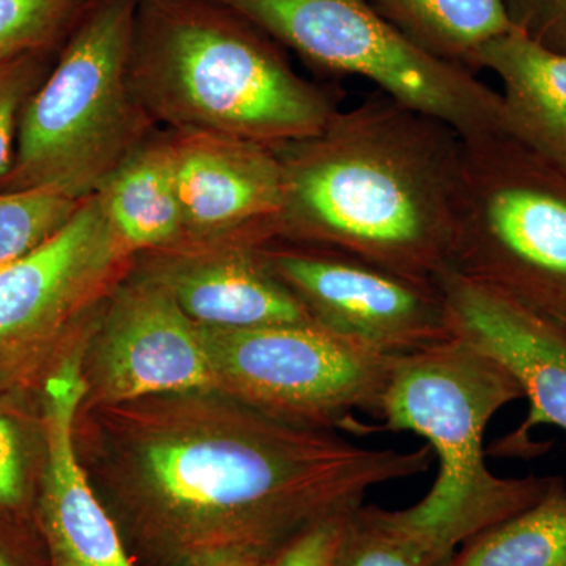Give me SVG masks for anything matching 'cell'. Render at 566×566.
Returning a JSON list of instances; mask_svg holds the SVG:
<instances>
[{
	"label": "cell",
	"instance_id": "cell-4",
	"mask_svg": "<svg viewBox=\"0 0 566 566\" xmlns=\"http://www.w3.org/2000/svg\"><path fill=\"white\" fill-rule=\"evenodd\" d=\"M520 398L524 392L516 379L460 338L394 363L382 423L374 431L422 436L439 461L431 490L395 516L446 565L469 539L538 504L564 483L557 476L502 479L488 469V423Z\"/></svg>",
	"mask_w": 566,
	"mask_h": 566
},
{
	"label": "cell",
	"instance_id": "cell-10",
	"mask_svg": "<svg viewBox=\"0 0 566 566\" xmlns=\"http://www.w3.org/2000/svg\"><path fill=\"white\" fill-rule=\"evenodd\" d=\"M95 382L104 403L216 387L199 324L151 275L122 282L103 305Z\"/></svg>",
	"mask_w": 566,
	"mask_h": 566
},
{
	"label": "cell",
	"instance_id": "cell-6",
	"mask_svg": "<svg viewBox=\"0 0 566 566\" xmlns=\"http://www.w3.org/2000/svg\"><path fill=\"white\" fill-rule=\"evenodd\" d=\"M450 270L566 327V175L505 132L463 137Z\"/></svg>",
	"mask_w": 566,
	"mask_h": 566
},
{
	"label": "cell",
	"instance_id": "cell-24",
	"mask_svg": "<svg viewBox=\"0 0 566 566\" xmlns=\"http://www.w3.org/2000/svg\"><path fill=\"white\" fill-rule=\"evenodd\" d=\"M515 31L566 54V0H504Z\"/></svg>",
	"mask_w": 566,
	"mask_h": 566
},
{
	"label": "cell",
	"instance_id": "cell-13",
	"mask_svg": "<svg viewBox=\"0 0 566 566\" xmlns=\"http://www.w3.org/2000/svg\"><path fill=\"white\" fill-rule=\"evenodd\" d=\"M438 285L455 338L501 364L531 403L520 430L501 442L502 455H532L528 434L535 427L566 431V327L452 270Z\"/></svg>",
	"mask_w": 566,
	"mask_h": 566
},
{
	"label": "cell",
	"instance_id": "cell-17",
	"mask_svg": "<svg viewBox=\"0 0 566 566\" xmlns=\"http://www.w3.org/2000/svg\"><path fill=\"white\" fill-rule=\"evenodd\" d=\"M129 251L159 252L185 241L172 133H155L95 193Z\"/></svg>",
	"mask_w": 566,
	"mask_h": 566
},
{
	"label": "cell",
	"instance_id": "cell-12",
	"mask_svg": "<svg viewBox=\"0 0 566 566\" xmlns=\"http://www.w3.org/2000/svg\"><path fill=\"white\" fill-rule=\"evenodd\" d=\"M170 133L185 232L181 245H263L277 240L283 175L274 148L211 134Z\"/></svg>",
	"mask_w": 566,
	"mask_h": 566
},
{
	"label": "cell",
	"instance_id": "cell-16",
	"mask_svg": "<svg viewBox=\"0 0 566 566\" xmlns=\"http://www.w3.org/2000/svg\"><path fill=\"white\" fill-rule=\"evenodd\" d=\"M476 70L501 82L506 134L566 175V54L513 29L480 51Z\"/></svg>",
	"mask_w": 566,
	"mask_h": 566
},
{
	"label": "cell",
	"instance_id": "cell-25",
	"mask_svg": "<svg viewBox=\"0 0 566 566\" xmlns=\"http://www.w3.org/2000/svg\"><path fill=\"white\" fill-rule=\"evenodd\" d=\"M344 520L345 516L329 521L301 536L282 554L275 566H327Z\"/></svg>",
	"mask_w": 566,
	"mask_h": 566
},
{
	"label": "cell",
	"instance_id": "cell-7",
	"mask_svg": "<svg viewBox=\"0 0 566 566\" xmlns=\"http://www.w3.org/2000/svg\"><path fill=\"white\" fill-rule=\"evenodd\" d=\"M316 69L364 77L379 92L446 122L461 137L505 132L501 93L472 71L427 54L368 0H210Z\"/></svg>",
	"mask_w": 566,
	"mask_h": 566
},
{
	"label": "cell",
	"instance_id": "cell-27",
	"mask_svg": "<svg viewBox=\"0 0 566 566\" xmlns=\"http://www.w3.org/2000/svg\"><path fill=\"white\" fill-rule=\"evenodd\" d=\"M0 566H41L28 546L0 528ZM48 566V565H44Z\"/></svg>",
	"mask_w": 566,
	"mask_h": 566
},
{
	"label": "cell",
	"instance_id": "cell-1",
	"mask_svg": "<svg viewBox=\"0 0 566 566\" xmlns=\"http://www.w3.org/2000/svg\"><path fill=\"white\" fill-rule=\"evenodd\" d=\"M104 403L102 502L136 566L275 565L301 536L422 475L430 446L356 444L214 387Z\"/></svg>",
	"mask_w": 566,
	"mask_h": 566
},
{
	"label": "cell",
	"instance_id": "cell-14",
	"mask_svg": "<svg viewBox=\"0 0 566 566\" xmlns=\"http://www.w3.org/2000/svg\"><path fill=\"white\" fill-rule=\"evenodd\" d=\"M85 394L76 360L63 364L44 387L48 461L39 527L48 564L136 566L76 452L77 411Z\"/></svg>",
	"mask_w": 566,
	"mask_h": 566
},
{
	"label": "cell",
	"instance_id": "cell-15",
	"mask_svg": "<svg viewBox=\"0 0 566 566\" xmlns=\"http://www.w3.org/2000/svg\"><path fill=\"white\" fill-rule=\"evenodd\" d=\"M264 245H178L159 251L145 274L161 282L181 311L202 327L253 329L314 323L268 266Z\"/></svg>",
	"mask_w": 566,
	"mask_h": 566
},
{
	"label": "cell",
	"instance_id": "cell-21",
	"mask_svg": "<svg viewBox=\"0 0 566 566\" xmlns=\"http://www.w3.org/2000/svg\"><path fill=\"white\" fill-rule=\"evenodd\" d=\"M87 0H0V63L61 50Z\"/></svg>",
	"mask_w": 566,
	"mask_h": 566
},
{
	"label": "cell",
	"instance_id": "cell-20",
	"mask_svg": "<svg viewBox=\"0 0 566 566\" xmlns=\"http://www.w3.org/2000/svg\"><path fill=\"white\" fill-rule=\"evenodd\" d=\"M327 566H446L397 520L395 512L359 505L345 516Z\"/></svg>",
	"mask_w": 566,
	"mask_h": 566
},
{
	"label": "cell",
	"instance_id": "cell-2",
	"mask_svg": "<svg viewBox=\"0 0 566 566\" xmlns=\"http://www.w3.org/2000/svg\"><path fill=\"white\" fill-rule=\"evenodd\" d=\"M277 240L335 249L415 281L450 270L463 137L376 92L322 132L275 147Z\"/></svg>",
	"mask_w": 566,
	"mask_h": 566
},
{
	"label": "cell",
	"instance_id": "cell-28",
	"mask_svg": "<svg viewBox=\"0 0 566 566\" xmlns=\"http://www.w3.org/2000/svg\"><path fill=\"white\" fill-rule=\"evenodd\" d=\"M264 566H275V565H264Z\"/></svg>",
	"mask_w": 566,
	"mask_h": 566
},
{
	"label": "cell",
	"instance_id": "cell-11",
	"mask_svg": "<svg viewBox=\"0 0 566 566\" xmlns=\"http://www.w3.org/2000/svg\"><path fill=\"white\" fill-rule=\"evenodd\" d=\"M133 255L98 197H88L59 232L0 266V344L54 329L106 301Z\"/></svg>",
	"mask_w": 566,
	"mask_h": 566
},
{
	"label": "cell",
	"instance_id": "cell-18",
	"mask_svg": "<svg viewBox=\"0 0 566 566\" xmlns=\"http://www.w3.org/2000/svg\"><path fill=\"white\" fill-rule=\"evenodd\" d=\"M395 29L439 61L475 73L491 41L513 31L504 0H368Z\"/></svg>",
	"mask_w": 566,
	"mask_h": 566
},
{
	"label": "cell",
	"instance_id": "cell-22",
	"mask_svg": "<svg viewBox=\"0 0 566 566\" xmlns=\"http://www.w3.org/2000/svg\"><path fill=\"white\" fill-rule=\"evenodd\" d=\"M81 203L50 189L0 192V266L59 232Z\"/></svg>",
	"mask_w": 566,
	"mask_h": 566
},
{
	"label": "cell",
	"instance_id": "cell-23",
	"mask_svg": "<svg viewBox=\"0 0 566 566\" xmlns=\"http://www.w3.org/2000/svg\"><path fill=\"white\" fill-rule=\"evenodd\" d=\"M50 59L51 54H36L0 63V181L13 163L22 111L50 74Z\"/></svg>",
	"mask_w": 566,
	"mask_h": 566
},
{
	"label": "cell",
	"instance_id": "cell-3",
	"mask_svg": "<svg viewBox=\"0 0 566 566\" xmlns=\"http://www.w3.org/2000/svg\"><path fill=\"white\" fill-rule=\"evenodd\" d=\"M129 77L156 125L271 148L314 136L340 109L281 44L210 0H139Z\"/></svg>",
	"mask_w": 566,
	"mask_h": 566
},
{
	"label": "cell",
	"instance_id": "cell-5",
	"mask_svg": "<svg viewBox=\"0 0 566 566\" xmlns=\"http://www.w3.org/2000/svg\"><path fill=\"white\" fill-rule=\"evenodd\" d=\"M137 3L87 0L22 111L0 192L50 189L84 202L156 133L129 77Z\"/></svg>",
	"mask_w": 566,
	"mask_h": 566
},
{
	"label": "cell",
	"instance_id": "cell-9",
	"mask_svg": "<svg viewBox=\"0 0 566 566\" xmlns=\"http://www.w3.org/2000/svg\"><path fill=\"white\" fill-rule=\"evenodd\" d=\"M263 256L316 326L364 352L397 360L455 338L436 283L319 245L275 240Z\"/></svg>",
	"mask_w": 566,
	"mask_h": 566
},
{
	"label": "cell",
	"instance_id": "cell-19",
	"mask_svg": "<svg viewBox=\"0 0 566 566\" xmlns=\"http://www.w3.org/2000/svg\"><path fill=\"white\" fill-rule=\"evenodd\" d=\"M446 566H566V485L464 543Z\"/></svg>",
	"mask_w": 566,
	"mask_h": 566
},
{
	"label": "cell",
	"instance_id": "cell-26",
	"mask_svg": "<svg viewBox=\"0 0 566 566\" xmlns=\"http://www.w3.org/2000/svg\"><path fill=\"white\" fill-rule=\"evenodd\" d=\"M20 442L11 424L0 419V506L17 509L24 497Z\"/></svg>",
	"mask_w": 566,
	"mask_h": 566
},
{
	"label": "cell",
	"instance_id": "cell-8",
	"mask_svg": "<svg viewBox=\"0 0 566 566\" xmlns=\"http://www.w3.org/2000/svg\"><path fill=\"white\" fill-rule=\"evenodd\" d=\"M202 337L216 387L290 422L370 433L381 417L392 359L357 348L314 323L211 329Z\"/></svg>",
	"mask_w": 566,
	"mask_h": 566
}]
</instances>
